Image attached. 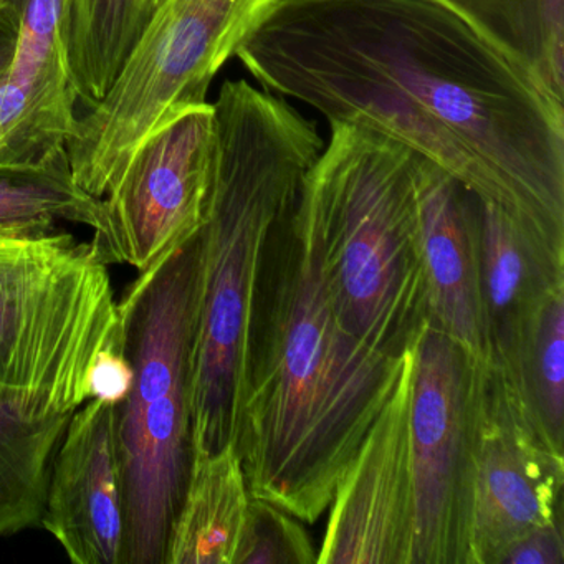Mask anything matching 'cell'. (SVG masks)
I'll return each mask as SVG.
<instances>
[{
    "instance_id": "obj_1",
    "label": "cell",
    "mask_w": 564,
    "mask_h": 564,
    "mask_svg": "<svg viewBox=\"0 0 564 564\" xmlns=\"http://www.w3.org/2000/svg\"><path fill=\"white\" fill-rule=\"evenodd\" d=\"M276 97L399 141L564 270V105L432 0H286L237 51Z\"/></svg>"
},
{
    "instance_id": "obj_2",
    "label": "cell",
    "mask_w": 564,
    "mask_h": 564,
    "mask_svg": "<svg viewBox=\"0 0 564 564\" xmlns=\"http://www.w3.org/2000/svg\"><path fill=\"white\" fill-rule=\"evenodd\" d=\"M405 352L381 355L346 332L302 191L270 240L253 308L237 435L250 495L316 523L391 398Z\"/></svg>"
},
{
    "instance_id": "obj_3",
    "label": "cell",
    "mask_w": 564,
    "mask_h": 564,
    "mask_svg": "<svg viewBox=\"0 0 564 564\" xmlns=\"http://www.w3.org/2000/svg\"><path fill=\"white\" fill-rule=\"evenodd\" d=\"M213 110L209 191L197 232L191 457L237 447L267 249L325 147L315 121L246 80L226 82Z\"/></svg>"
},
{
    "instance_id": "obj_4",
    "label": "cell",
    "mask_w": 564,
    "mask_h": 564,
    "mask_svg": "<svg viewBox=\"0 0 564 564\" xmlns=\"http://www.w3.org/2000/svg\"><path fill=\"white\" fill-rule=\"evenodd\" d=\"M303 184L346 332L401 358L427 323L419 156L384 133L329 124Z\"/></svg>"
},
{
    "instance_id": "obj_5",
    "label": "cell",
    "mask_w": 564,
    "mask_h": 564,
    "mask_svg": "<svg viewBox=\"0 0 564 564\" xmlns=\"http://www.w3.org/2000/svg\"><path fill=\"white\" fill-rule=\"evenodd\" d=\"M123 349L108 263L57 224L0 227V409L72 415L91 399V369Z\"/></svg>"
},
{
    "instance_id": "obj_6",
    "label": "cell",
    "mask_w": 564,
    "mask_h": 564,
    "mask_svg": "<svg viewBox=\"0 0 564 564\" xmlns=\"http://www.w3.org/2000/svg\"><path fill=\"white\" fill-rule=\"evenodd\" d=\"M197 236L138 279L118 302L133 382L118 405L123 474L121 564H163L191 465V346Z\"/></svg>"
},
{
    "instance_id": "obj_7",
    "label": "cell",
    "mask_w": 564,
    "mask_h": 564,
    "mask_svg": "<svg viewBox=\"0 0 564 564\" xmlns=\"http://www.w3.org/2000/svg\"><path fill=\"white\" fill-rule=\"evenodd\" d=\"M286 0H161L100 101L65 144L75 183L107 196L141 143L183 111Z\"/></svg>"
},
{
    "instance_id": "obj_8",
    "label": "cell",
    "mask_w": 564,
    "mask_h": 564,
    "mask_svg": "<svg viewBox=\"0 0 564 564\" xmlns=\"http://www.w3.org/2000/svg\"><path fill=\"white\" fill-rule=\"evenodd\" d=\"M412 351L411 564H468L477 361L429 323Z\"/></svg>"
},
{
    "instance_id": "obj_9",
    "label": "cell",
    "mask_w": 564,
    "mask_h": 564,
    "mask_svg": "<svg viewBox=\"0 0 564 564\" xmlns=\"http://www.w3.org/2000/svg\"><path fill=\"white\" fill-rule=\"evenodd\" d=\"M564 448L507 371L475 365L474 490L468 564H500L521 536L563 521Z\"/></svg>"
},
{
    "instance_id": "obj_10",
    "label": "cell",
    "mask_w": 564,
    "mask_h": 564,
    "mask_svg": "<svg viewBox=\"0 0 564 564\" xmlns=\"http://www.w3.org/2000/svg\"><path fill=\"white\" fill-rule=\"evenodd\" d=\"M213 104L183 111L134 151L101 197L94 246L138 273L186 246L204 223L213 163Z\"/></svg>"
},
{
    "instance_id": "obj_11",
    "label": "cell",
    "mask_w": 564,
    "mask_h": 564,
    "mask_svg": "<svg viewBox=\"0 0 564 564\" xmlns=\"http://www.w3.org/2000/svg\"><path fill=\"white\" fill-rule=\"evenodd\" d=\"M412 349L405 352L391 398L336 487L325 536L316 554L318 564H411Z\"/></svg>"
},
{
    "instance_id": "obj_12",
    "label": "cell",
    "mask_w": 564,
    "mask_h": 564,
    "mask_svg": "<svg viewBox=\"0 0 564 564\" xmlns=\"http://www.w3.org/2000/svg\"><path fill=\"white\" fill-rule=\"evenodd\" d=\"M118 405L94 398L78 408L52 467L41 524L75 564L123 561L127 514Z\"/></svg>"
},
{
    "instance_id": "obj_13",
    "label": "cell",
    "mask_w": 564,
    "mask_h": 564,
    "mask_svg": "<svg viewBox=\"0 0 564 564\" xmlns=\"http://www.w3.org/2000/svg\"><path fill=\"white\" fill-rule=\"evenodd\" d=\"M419 206L427 323L474 361L488 362L478 199L451 174L419 156Z\"/></svg>"
},
{
    "instance_id": "obj_14",
    "label": "cell",
    "mask_w": 564,
    "mask_h": 564,
    "mask_svg": "<svg viewBox=\"0 0 564 564\" xmlns=\"http://www.w3.org/2000/svg\"><path fill=\"white\" fill-rule=\"evenodd\" d=\"M478 214L488 362L508 369L541 303L564 286V270L547 263L497 207L478 199Z\"/></svg>"
},
{
    "instance_id": "obj_15",
    "label": "cell",
    "mask_w": 564,
    "mask_h": 564,
    "mask_svg": "<svg viewBox=\"0 0 564 564\" xmlns=\"http://www.w3.org/2000/svg\"><path fill=\"white\" fill-rule=\"evenodd\" d=\"M250 498L236 445L193 455L163 564H234Z\"/></svg>"
},
{
    "instance_id": "obj_16",
    "label": "cell",
    "mask_w": 564,
    "mask_h": 564,
    "mask_svg": "<svg viewBox=\"0 0 564 564\" xmlns=\"http://www.w3.org/2000/svg\"><path fill=\"white\" fill-rule=\"evenodd\" d=\"M18 41L6 85L22 101V123L67 140L77 124L78 94L65 45L67 0H14Z\"/></svg>"
},
{
    "instance_id": "obj_17",
    "label": "cell",
    "mask_w": 564,
    "mask_h": 564,
    "mask_svg": "<svg viewBox=\"0 0 564 564\" xmlns=\"http://www.w3.org/2000/svg\"><path fill=\"white\" fill-rule=\"evenodd\" d=\"M564 105V0H432Z\"/></svg>"
},
{
    "instance_id": "obj_18",
    "label": "cell",
    "mask_w": 564,
    "mask_h": 564,
    "mask_svg": "<svg viewBox=\"0 0 564 564\" xmlns=\"http://www.w3.org/2000/svg\"><path fill=\"white\" fill-rule=\"evenodd\" d=\"M70 417L32 419L0 409V536L41 523L55 455Z\"/></svg>"
},
{
    "instance_id": "obj_19",
    "label": "cell",
    "mask_w": 564,
    "mask_h": 564,
    "mask_svg": "<svg viewBox=\"0 0 564 564\" xmlns=\"http://www.w3.org/2000/svg\"><path fill=\"white\" fill-rule=\"evenodd\" d=\"M140 31V0H67L68 64L87 110L113 85Z\"/></svg>"
},
{
    "instance_id": "obj_20",
    "label": "cell",
    "mask_w": 564,
    "mask_h": 564,
    "mask_svg": "<svg viewBox=\"0 0 564 564\" xmlns=\"http://www.w3.org/2000/svg\"><path fill=\"white\" fill-rule=\"evenodd\" d=\"M505 371L551 441L564 448V286L541 303Z\"/></svg>"
},
{
    "instance_id": "obj_21",
    "label": "cell",
    "mask_w": 564,
    "mask_h": 564,
    "mask_svg": "<svg viewBox=\"0 0 564 564\" xmlns=\"http://www.w3.org/2000/svg\"><path fill=\"white\" fill-rule=\"evenodd\" d=\"M84 224L98 230L101 199L85 193L72 174L67 151L21 173L0 174V227Z\"/></svg>"
},
{
    "instance_id": "obj_22",
    "label": "cell",
    "mask_w": 564,
    "mask_h": 564,
    "mask_svg": "<svg viewBox=\"0 0 564 564\" xmlns=\"http://www.w3.org/2000/svg\"><path fill=\"white\" fill-rule=\"evenodd\" d=\"M316 554L299 518L269 501L250 498L234 564H313Z\"/></svg>"
},
{
    "instance_id": "obj_23",
    "label": "cell",
    "mask_w": 564,
    "mask_h": 564,
    "mask_svg": "<svg viewBox=\"0 0 564 564\" xmlns=\"http://www.w3.org/2000/svg\"><path fill=\"white\" fill-rule=\"evenodd\" d=\"M500 564H564L563 521L521 536L511 544Z\"/></svg>"
},
{
    "instance_id": "obj_24",
    "label": "cell",
    "mask_w": 564,
    "mask_h": 564,
    "mask_svg": "<svg viewBox=\"0 0 564 564\" xmlns=\"http://www.w3.org/2000/svg\"><path fill=\"white\" fill-rule=\"evenodd\" d=\"M133 382V368L123 349L105 351L91 369V399H104L110 404H121Z\"/></svg>"
},
{
    "instance_id": "obj_25",
    "label": "cell",
    "mask_w": 564,
    "mask_h": 564,
    "mask_svg": "<svg viewBox=\"0 0 564 564\" xmlns=\"http://www.w3.org/2000/svg\"><path fill=\"white\" fill-rule=\"evenodd\" d=\"M18 41V11L14 4L0 9V84L6 80Z\"/></svg>"
},
{
    "instance_id": "obj_26",
    "label": "cell",
    "mask_w": 564,
    "mask_h": 564,
    "mask_svg": "<svg viewBox=\"0 0 564 564\" xmlns=\"http://www.w3.org/2000/svg\"><path fill=\"white\" fill-rule=\"evenodd\" d=\"M161 4V0H140V25L141 29L147 24L148 19L151 18L158 6ZM141 32V31H140Z\"/></svg>"
},
{
    "instance_id": "obj_27",
    "label": "cell",
    "mask_w": 564,
    "mask_h": 564,
    "mask_svg": "<svg viewBox=\"0 0 564 564\" xmlns=\"http://www.w3.org/2000/svg\"><path fill=\"white\" fill-rule=\"evenodd\" d=\"M14 4V0H0V9L9 8Z\"/></svg>"
}]
</instances>
